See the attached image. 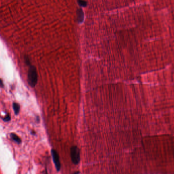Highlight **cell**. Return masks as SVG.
Here are the masks:
<instances>
[{"label": "cell", "instance_id": "cell-6", "mask_svg": "<svg viewBox=\"0 0 174 174\" xmlns=\"http://www.w3.org/2000/svg\"><path fill=\"white\" fill-rule=\"evenodd\" d=\"M12 107L13 108L15 115H18V113L20 112V105L18 104V103L14 102L13 104H12Z\"/></svg>", "mask_w": 174, "mask_h": 174}, {"label": "cell", "instance_id": "cell-4", "mask_svg": "<svg viewBox=\"0 0 174 174\" xmlns=\"http://www.w3.org/2000/svg\"><path fill=\"white\" fill-rule=\"evenodd\" d=\"M77 20L79 23H82L84 20V13L82 8H79L77 9Z\"/></svg>", "mask_w": 174, "mask_h": 174}, {"label": "cell", "instance_id": "cell-8", "mask_svg": "<svg viewBox=\"0 0 174 174\" xmlns=\"http://www.w3.org/2000/svg\"><path fill=\"white\" fill-rule=\"evenodd\" d=\"M3 121H5V122H8V121H10V119H11V117L10 115L9 114H7L5 117L3 119Z\"/></svg>", "mask_w": 174, "mask_h": 174}, {"label": "cell", "instance_id": "cell-2", "mask_svg": "<svg viewBox=\"0 0 174 174\" xmlns=\"http://www.w3.org/2000/svg\"><path fill=\"white\" fill-rule=\"evenodd\" d=\"M70 156L74 164L75 165H78L80 161V150L76 146H73L70 149Z\"/></svg>", "mask_w": 174, "mask_h": 174}, {"label": "cell", "instance_id": "cell-1", "mask_svg": "<svg viewBox=\"0 0 174 174\" xmlns=\"http://www.w3.org/2000/svg\"><path fill=\"white\" fill-rule=\"evenodd\" d=\"M37 81L38 75L36 68L34 65H31L28 73V82L31 87H34L36 85Z\"/></svg>", "mask_w": 174, "mask_h": 174}, {"label": "cell", "instance_id": "cell-9", "mask_svg": "<svg viewBox=\"0 0 174 174\" xmlns=\"http://www.w3.org/2000/svg\"><path fill=\"white\" fill-rule=\"evenodd\" d=\"M24 59H25V61L26 63L29 66H31L30 65V60H29V58L28 57V56H25L24 57Z\"/></svg>", "mask_w": 174, "mask_h": 174}, {"label": "cell", "instance_id": "cell-10", "mask_svg": "<svg viewBox=\"0 0 174 174\" xmlns=\"http://www.w3.org/2000/svg\"><path fill=\"white\" fill-rule=\"evenodd\" d=\"M3 86H4V85H3V84L2 80H1V86L3 87Z\"/></svg>", "mask_w": 174, "mask_h": 174}, {"label": "cell", "instance_id": "cell-3", "mask_svg": "<svg viewBox=\"0 0 174 174\" xmlns=\"http://www.w3.org/2000/svg\"><path fill=\"white\" fill-rule=\"evenodd\" d=\"M51 155L53 158V162L55 165L56 169L57 172H59L61 169V163L60 161L59 155L57 151L54 149H52L51 150Z\"/></svg>", "mask_w": 174, "mask_h": 174}, {"label": "cell", "instance_id": "cell-5", "mask_svg": "<svg viewBox=\"0 0 174 174\" xmlns=\"http://www.w3.org/2000/svg\"><path fill=\"white\" fill-rule=\"evenodd\" d=\"M10 137L12 140H13L15 142L18 144H20L21 143V139L18 137V135L15 133H12L10 134Z\"/></svg>", "mask_w": 174, "mask_h": 174}, {"label": "cell", "instance_id": "cell-7", "mask_svg": "<svg viewBox=\"0 0 174 174\" xmlns=\"http://www.w3.org/2000/svg\"><path fill=\"white\" fill-rule=\"evenodd\" d=\"M78 4L81 7H85L87 6V2L86 1H78Z\"/></svg>", "mask_w": 174, "mask_h": 174}]
</instances>
